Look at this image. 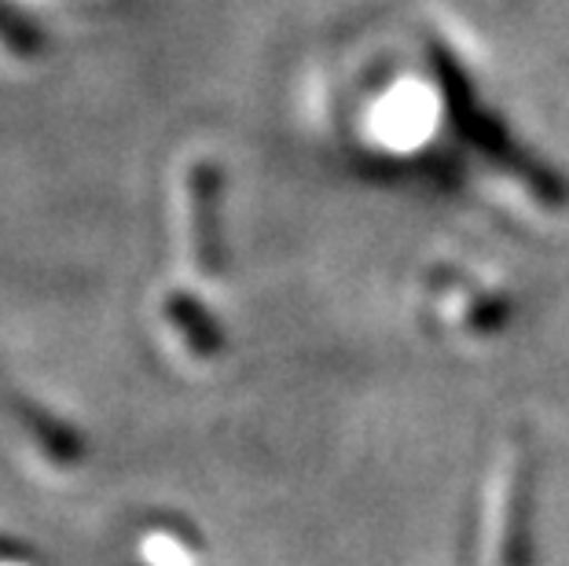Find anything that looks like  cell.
Masks as SVG:
<instances>
[{
	"mask_svg": "<svg viewBox=\"0 0 569 566\" xmlns=\"http://www.w3.org/2000/svg\"><path fill=\"white\" fill-rule=\"evenodd\" d=\"M496 566H529V456L522 445H515L507 471L496 489Z\"/></svg>",
	"mask_w": 569,
	"mask_h": 566,
	"instance_id": "6da1fadb",
	"label": "cell"
},
{
	"mask_svg": "<svg viewBox=\"0 0 569 566\" xmlns=\"http://www.w3.org/2000/svg\"><path fill=\"white\" fill-rule=\"evenodd\" d=\"M0 44H4L8 52H16V56H33L41 48L38 27L27 22V19H19L16 11L0 4Z\"/></svg>",
	"mask_w": 569,
	"mask_h": 566,
	"instance_id": "7a4b0ae2",
	"label": "cell"
}]
</instances>
